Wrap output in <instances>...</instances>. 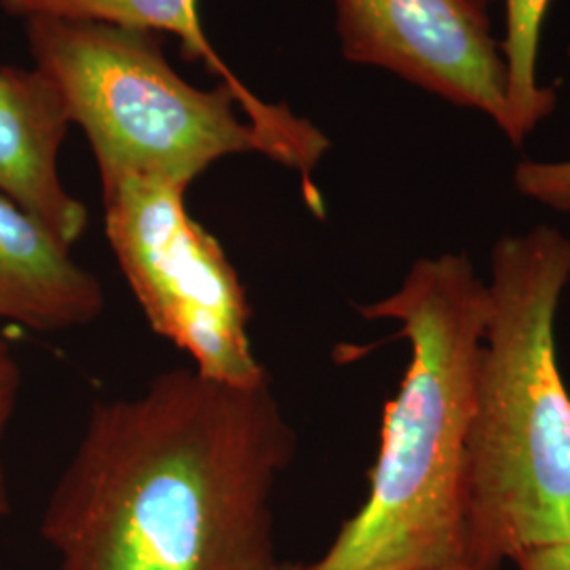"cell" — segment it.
<instances>
[{
    "label": "cell",
    "instance_id": "obj_1",
    "mask_svg": "<svg viewBox=\"0 0 570 570\" xmlns=\"http://www.w3.org/2000/svg\"><path fill=\"white\" fill-rule=\"evenodd\" d=\"M296 454L271 383L195 367L96 404L41 534L58 570H268L273 490Z\"/></svg>",
    "mask_w": 570,
    "mask_h": 570
},
{
    "label": "cell",
    "instance_id": "obj_2",
    "mask_svg": "<svg viewBox=\"0 0 570 570\" xmlns=\"http://www.w3.org/2000/svg\"><path fill=\"white\" fill-rule=\"evenodd\" d=\"M489 311L465 254L419 258L387 298L360 306L410 346L406 374L383 410L367 497L305 570H428L469 560L468 444Z\"/></svg>",
    "mask_w": 570,
    "mask_h": 570
},
{
    "label": "cell",
    "instance_id": "obj_3",
    "mask_svg": "<svg viewBox=\"0 0 570 570\" xmlns=\"http://www.w3.org/2000/svg\"><path fill=\"white\" fill-rule=\"evenodd\" d=\"M569 284L560 228L492 247L465 484L468 556L484 569L570 539V391L556 341Z\"/></svg>",
    "mask_w": 570,
    "mask_h": 570
},
{
    "label": "cell",
    "instance_id": "obj_4",
    "mask_svg": "<svg viewBox=\"0 0 570 570\" xmlns=\"http://www.w3.org/2000/svg\"><path fill=\"white\" fill-rule=\"evenodd\" d=\"M26 39L91 144L102 183L138 176L188 188L209 165L244 153L285 167L282 146L252 121L244 98L223 82L204 91L184 81L159 35L35 18Z\"/></svg>",
    "mask_w": 570,
    "mask_h": 570
},
{
    "label": "cell",
    "instance_id": "obj_5",
    "mask_svg": "<svg viewBox=\"0 0 570 570\" xmlns=\"http://www.w3.org/2000/svg\"><path fill=\"white\" fill-rule=\"evenodd\" d=\"M106 237L148 326L228 385L268 381L249 345V305L223 245L193 220L186 188L159 178L102 183Z\"/></svg>",
    "mask_w": 570,
    "mask_h": 570
},
{
    "label": "cell",
    "instance_id": "obj_6",
    "mask_svg": "<svg viewBox=\"0 0 570 570\" xmlns=\"http://www.w3.org/2000/svg\"><path fill=\"white\" fill-rule=\"evenodd\" d=\"M346 60L487 115L518 146L510 79L487 0H334Z\"/></svg>",
    "mask_w": 570,
    "mask_h": 570
},
{
    "label": "cell",
    "instance_id": "obj_7",
    "mask_svg": "<svg viewBox=\"0 0 570 570\" xmlns=\"http://www.w3.org/2000/svg\"><path fill=\"white\" fill-rule=\"evenodd\" d=\"M0 7L11 18L23 21L35 18L104 21L153 35L178 37L188 60L202 61L209 72L223 79V85L244 98L252 121L282 146L285 167L298 171L308 207L317 216H324L322 195L313 183V174L330 150L326 134L305 117L294 115L285 104L261 100L233 75L205 37L197 0H0Z\"/></svg>",
    "mask_w": 570,
    "mask_h": 570
},
{
    "label": "cell",
    "instance_id": "obj_8",
    "mask_svg": "<svg viewBox=\"0 0 570 570\" xmlns=\"http://www.w3.org/2000/svg\"><path fill=\"white\" fill-rule=\"evenodd\" d=\"M70 110L58 85L37 66H0V195L20 205L61 244L87 228V207L60 178V150Z\"/></svg>",
    "mask_w": 570,
    "mask_h": 570
},
{
    "label": "cell",
    "instance_id": "obj_9",
    "mask_svg": "<svg viewBox=\"0 0 570 570\" xmlns=\"http://www.w3.org/2000/svg\"><path fill=\"white\" fill-rule=\"evenodd\" d=\"M70 249L0 195V324L61 332L89 326L102 315V284Z\"/></svg>",
    "mask_w": 570,
    "mask_h": 570
},
{
    "label": "cell",
    "instance_id": "obj_10",
    "mask_svg": "<svg viewBox=\"0 0 570 570\" xmlns=\"http://www.w3.org/2000/svg\"><path fill=\"white\" fill-rule=\"evenodd\" d=\"M551 0H505V37L501 41L510 79V102L518 146L556 110L558 94L539 79L541 32Z\"/></svg>",
    "mask_w": 570,
    "mask_h": 570
},
{
    "label": "cell",
    "instance_id": "obj_11",
    "mask_svg": "<svg viewBox=\"0 0 570 570\" xmlns=\"http://www.w3.org/2000/svg\"><path fill=\"white\" fill-rule=\"evenodd\" d=\"M515 190L553 212H570V159L522 161L513 171Z\"/></svg>",
    "mask_w": 570,
    "mask_h": 570
},
{
    "label": "cell",
    "instance_id": "obj_12",
    "mask_svg": "<svg viewBox=\"0 0 570 570\" xmlns=\"http://www.w3.org/2000/svg\"><path fill=\"white\" fill-rule=\"evenodd\" d=\"M21 389V367L13 346L0 334V446L13 419ZM11 513V492L0 456V520Z\"/></svg>",
    "mask_w": 570,
    "mask_h": 570
},
{
    "label": "cell",
    "instance_id": "obj_13",
    "mask_svg": "<svg viewBox=\"0 0 570 570\" xmlns=\"http://www.w3.org/2000/svg\"><path fill=\"white\" fill-rule=\"evenodd\" d=\"M515 570H570V539L550 548L529 551L513 562Z\"/></svg>",
    "mask_w": 570,
    "mask_h": 570
},
{
    "label": "cell",
    "instance_id": "obj_14",
    "mask_svg": "<svg viewBox=\"0 0 570 570\" xmlns=\"http://www.w3.org/2000/svg\"><path fill=\"white\" fill-rule=\"evenodd\" d=\"M428 570H489L484 569V567H480V564H475V562H471V560H459V562H450V564H444V567H435V569Z\"/></svg>",
    "mask_w": 570,
    "mask_h": 570
},
{
    "label": "cell",
    "instance_id": "obj_15",
    "mask_svg": "<svg viewBox=\"0 0 570 570\" xmlns=\"http://www.w3.org/2000/svg\"><path fill=\"white\" fill-rule=\"evenodd\" d=\"M268 570H305V567H301V564H285V562H277L273 569Z\"/></svg>",
    "mask_w": 570,
    "mask_h": 570
},
{
    "label": "cell",
    "instance_id": "obj_16",
    "mask_svg": "<svg viewBox=\"0 0 570 570\" xmlns=\"http://www.w3.org/2000/svg\"><path fill=\"white\" fill-rule=\"evenodd\" d=\"M487 2H490V0H487Z\"/></svg>",
    "mask_w": 570,
    "mask_h": 570
}]
</instances>
